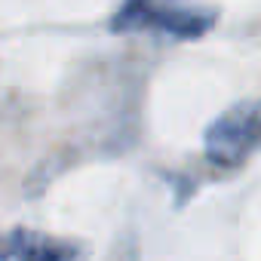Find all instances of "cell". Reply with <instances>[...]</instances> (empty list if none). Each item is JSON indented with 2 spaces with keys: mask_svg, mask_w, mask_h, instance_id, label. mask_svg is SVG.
Returning <instances> with one entry per match:
<instances>
[{
  "mask_svg": "<svg viewBox=\"0 0 261 261\" xmlns=\"http://www.w3.org/2000/svg\"><path fill=\"white\" fill-rule=\"evenodd\" d=\"M221 10L209 0H120L108 28L114 34H163L172 40H200L218 25Z\"/></svg>",
  "mask_w": 261,
  "mask_h": 261,
  "instance_id": "1",
  "label": "cell"
},
{
  "mask_svg": "<svg viewBox=\"0 0 261 261\" xmlns=\"http://www.w3.org/2000/svg\"><path fill=\"white\" fill-rule=\"evenodd\" d=\"M261 151V98H243L221 111L203 133V157L221 172H237Z\"/></svg>",
  "mask_w": 261,
  "mask_h": 261,
  "instance_id": "2",
  "label": "cell"
},
{
  "mask_svg": "<svg viewBox=\"0 0 261 261\" xmlns=\"http://www.w3.org/2000/svg\"><path fill=\"white\" fill-rule=\"evenodd\" d=\"M4 261H86V246L31 227H13L4 240Z\"/></svg>",
  "mask_w": 261,
  "mask_h": 261,
  "instance_id": "3",
  "label": "cell"
}]
</instances>
